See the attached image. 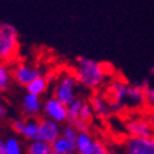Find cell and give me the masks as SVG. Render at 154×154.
Wrapping results in <instances>:
<instances>
[{
  "label": "cell",
  "mask_w": 154,
  "mask_h": 154,
  "mask_svg": "<svg viewBox=\"0 0 154 154\" xmlns=\"http://www.w3.org/2000/svg\"><path fill=\"white\" fill-rule=\"evenodd\" d=\"M42 112L44 118L53 121H56L59 124L67 122V106L60 100H57L55 97H50L43 103Z\"/></svg>",
  "instance_id": "cell-5"
},
{
  "label": "cell",
  "mask_w": 154,
  "mask_h": 154,
  "mask_svg": "<svg viewBox=\"0 0 154 154\" xmlns=\"http://www.w3.org/2000/svg\"><path fill=\"white\" fill-rule=\"evenodd\" d=\"M21 109L27 119H37V116L43 110V102L39 95L26 93L22 98Z\"/></svg>",
  "instance_id": "cell-9"
},
{
  "label": "cell",
  "mask_w": 154,
  "mask_h": 154,
  "mask_svg": "<svg viewBox=\"0 0 154 154\" xmlns=\"http://www.w3.org/2000/svg\"><path fill=\"white\" fill-rule=\"evenodd\" d=\"M69 152H76V143L70 142L63 136L51 143V154H66Z\"/></svg>",
  "instance_id": "cell-14"
},
{
  "label": "cell",
  "mask_w": 154,
  "mask_h": 154,
  "mask_svg": "<svg viewBox=\"0 0 154 154\" xmlns=\"http://www.w3.org/2000/svg\"><path fill=\"white\" fill-rule=\"evenodd\" d=\"M20 50L18 32L16 27L8 22H0V61L14 60Z\"/></svg>",
  "instance_id": "cell-2"
},
{
  "label": "cell",
  "mask_w": 154,
  "mask_h": 154,
  "mask_svg": "<svg viewBox=\"0 0 154 154\" xmlns=\"http://www.w3.org/2000/svg\"><path fill=\"white\" fill-rule=\"evenodd\" d=\"M106 153H108V148L105 147V144L102 143V142L98 141V140H95L93 154H106Z\"/></svg>",
  "instance_id": "cell-24"
},
{
  "label": "cell",
  "mask_w": 154,
  "mask_h": 154,
  "mask_svg": "<svg viewBox=\"0 0 154 154\" xmlns=\"http://www.w3.org/2000/svg\"><path fill=\"white\" fill-rule=\"evenodd\" d=\"M146 119L148 120V122L150 124V126L154 130V110H148L147 115H146Z\"/></svg>",
  "instance_id": "cell-27"
},
{
  "label": "cell",
  "mask_w": 154,
  "mask_h": 154,
  "mask_svg": "<svg viewBox=\"0 0 154 154\" xmlns=\"http://www.w3.org/2000/svg\"><path fill=\"white\" fill-rule=\"evenodd\" d=\"M61 124L53 121L50 119L43 118L39 120V133H38V140L45 141L48 143H53L61 136Z\"/></svg>",
  "instance_id": "cell-7"
},
{
  "label": "cell",
  "mask_w": 154,
  "mask_h": 154,
  "mask_svg": "<svg viewBox=\"0 0 154 154\" xmlns=\"http://www.w3.org/2000/svg\"><path fill=\"white\" fill-rule=\"evenodd\" d=\"M6 115H8V109L4 104V102L0 99V120L2 119H5L6 118Z\"/></svg>",
  "instance_id": "cell-25"
},
{
  "label": "cell",
  "mask_w": 154,
  "mask_h": 154,
  "mask_svg": "<svg viewBox=\"0 0 154 154\" xmlns=\"http://www.w3.org/2000/svg\"><path fill=\"white\" fill-rule=\"evenodd\" d=\"M27 154H51V144L42 140L31 141L27 147Z\"/></svg>",
  "instance_id": "cell-16"
},
{
  "label": "cell",
  "mask_w": 154,
  "mask_h": 154,
  "mask_svg": "<svg viewBox=\"0 0 154 154\" xmlns=\"http://www.w3.org/2000/svg\"><path fill=\"white\" fill-rule=\"evenodd\" d=\"M95 140L91 136L88 131L79 132L76 140V152L77 154H93Z\"/></svg>",
  "instance_id": "cell-12"
},
{
  "label": "cell",
  "mask_w": 154,
  "mask_h": 154,
  "mask_svg": "<svg viewBox=\"0 0 154 154\" xmlns=\"http://www.w3.org/2000/svg\"><path fill=\"white\" fill-rule=\"evenodd\" d=\"M61 136L65 137L66 140H69L70 142L72 143H76V140H77V136H79V131L76 130L75 126L70 125V124H66L65 126H63V130H61Z\"/></svg>",
  "instance_id": "cell-21"
},
{
  "label": "cell",
  "mask_w": 154,
  "mask_h": 154,
  "mask_svg": "<svg viewBox=\"0 0 154 154\" xmlns=\"http://www.w3.org/2000/svg\"><path fill=\"white\" fill-rule=\"evenodd\" d=\"M49 85L50 82L48 81L47 76H39L37 77L35 80H33L31 83H28L26 86V89H27V93H32V94H37V95H43L48 88H49Z\"/></svg>",
  "instance_id": "cell-13"
},
{
  "label": "cell",
  "mask_w": 154,
  "mask_h": 154,
  "mask_svg": "<svg viewBox=\"0 0 154 154\" xmlns=\"http://www.w3.org/2000/svg\"><path fill=\"white\" fill-rule=\"evenodd\" d=\"M149 72H150V75H152V76H154V64L152 65V67H150V71H149Z\"/></svg>",
  "instance_id": "cell-29"
},
{
  "label": "cell",
  "mask_w": 154,
  "mask_h": 154,
  "mask_svg": "<svg viewBox=\"0 0 154 154\" xmlns=\"http://www.w3.org/2000/svg\"><path fill=\"white\" fill-rule=\"evenodd\" d=\"M22 144L17 137H8L5 140V154H22Z\"/></svg>",
  "instance_id": "cell-18"
},
{
  "label": "cell",
  "mask_w": 154,
  "mask_h": 154,
  "mask_svg": "<svg viewBox=\"0 0 154 154\" xmlns=\"http://www.w3.org/2000/svg\"><path fill=\"white\" fill-rule=\"evenodd\" d=\"M146 106L148 110H154V88L149 87L146 91Z\"/></svg>",
  "instance_id": "cell-23"
},
{
  "label": "cell",
  "mask_w": 154,
  "mask_h": 154,
  "mask_svg": "<svg viewBox=\"0 0 154 154\" xmlns=\"http://www.w3.org/2000/svg\"><path fill=\"white\" fill-rule=\"evenodd\" d=\"M93 109L91 106V104L85 100L83 105L81 106V110H80V116H79V120L86 122V124H89L91 120L93 119Z\"/></svg>",
  "instance_id": "cell-20"
},
{
  "label": "cell",
  "mask_w": 154,
  "mask_h": 154,
  "mask_svg": "<svg viewBox=\"0 0 154 154\" xmlns=\"http://www.w3.org/2000/svg\"><path fill=\"white\" fill-rule=\"evenodd\" d=\"M25 124H26V119L23 118H16L12 120L11 122V128L15 133H18L21 134L22 131H23V127H25Z\"/></svg>",
  "instance_id": "cell-22"
},
{
  "label": "cell",
  "mask_w": 154,
  "mask_h": 154,
  "mask_svg": "<svg viewBox=\"0 0 154 154\" xmlns=\"http://www.w3.org/2000/svg\"><path fill=\"white\" fill-rule=\"evenodd\" d=\"M73 73L79 85L89 91H95L100 88L108 76L105 64L86 56H79L76 59Z\"/></svg>",
  "instance_id": "cell-1"
},
{
  "label": "cell",
  "mask_w": 154,
  "mask_h": 154,
  "mask_svg": "<svg viewBox=\"0 0 154 154\" xmlns=\"http://www.w3.org/2000/svg\"><path fill=\"white\" fill-rule=\"evenodd\" d=\"M85 99L82 98H76L69 106H67V124L72 125L76 120H79L80 116V110L83 105Z\"/></svg>",
  "instance_id": "cell-17"
},
{
  "label": "cell",
  "mask_w": 154,
  "mask_h": 154,
  "mask_svg": "<svg viewBox=\"0 0 154 154\" xmlns=\"http://www.w3.org/2000/svg\"><path fill=\"white\" fill-rule=\"evenodd\" d=\"M43 76V71L38 67L31 66L28 64H20L17 65L12 71V79L21 86H27L37 77Z\"/></svg>",
  "instance_id": "cell-8"
},
{
  "label": "cell",
  "mask_w": 154,
  "mask_h": 154,
  "mask_svg": "<svg viewBox=\"0 0 154 154\" xmlns=\"http://www.w3.org/2000/svg\"><path fill=\"white\" fill-rule=\"evenodd\" d=\"M12 79V75L10 72V70L6 67V65L0 61V91H6L10 86Z\"/></svg>",
  "instance_id": "cell-19"
},
{
  "label": "cell",
  "mask_w": 154,
  "mask_h": 154,
  "mask_svg": "<svg viewBox=\"0 0 154 154\" xmlns=\"http://www.w3.org/2000/svg\"><path fill=\"white\" fill-rule=\"evenodd\" d=\"M89 104L93 109V112L97 115V116H99L100 119H106L112 114L110 102L100 94H94Z\"/></svg>",
  "instance_id": "cell-11"
},
{
  "label": "cell",
  "mask_w": 154,
  "mask_h": 154,
  "mask_svg": "<svg viewBox=\"0 0 154 154\" xmlns=\"http://www.w3.org/2000/svg\"><path fill=\"white\" fill-rule=\"evenodd\" d=\"M38 133H39V120L26 119V124L21 136L28 141H34V140H38Z\"/></svg>",
  "instance_id": "cell-15"
},
{
  "label": "cell",
  "mask_w": 154,
  "mask_h": 154,
  "mask_svg": "<svg viewBox=\"0 0 154 154\" xmlns=\"http://www.w3.org/2000/svg\"><path fill=\"white\" fill-rule=\"evenodd\" d=\"M125 128L130 136L153 137L154 130L146 118H131L125 122Z\"/></svg>",
  "instance_id": "cell-6"
},
{
  "label": "cell",
  "mask_w": 154,
  "mask_h": 154,
  "mask_svg": "<svg viewBox=\"0 0 154 154\" xmlns=\"http://www.w3.org/2000/svg\"><path fill=\"white\" fill-rule=\"evenodd\" d=\"M137 85L143 89V91H147L149 87H150V83H149V80L148 79H143L141 81H137Z\"/></svg>",
  "instance_id": "cell-26"
},
{
  "label": "cell",
  "mask_w": 154,
  "mask_h": 154,
  "mask_svg": "<svg viewBox=\"0 0 154 154\" xmlns=\"http://www.w3.org/2000/svg\"><path fill=\"white\" fill-rule=\"evenodd\" d=\"M66 154H77V152H69V153H66Z\"/></svg>",
  "instance_id": "cell-31"
},
{
  "label": "cell",
  "mask_w": 154,
  "mask_h": 154,
  "mask_svg": "<svg viewBox=\"0 0 154 154\" xmlns=\"http://www.w3.org/2000/svg\"><path fill=\"white\" fill-rule=\"evenodd\" d=\"M106 154H116V153L112 152V150H109V149H108V153H106Z\"/></svg>",
  "instance_id": "cell-30"
},
{
  "label": "cell",
  "mask_w": 154,
  "mask_h": 154,
  "mask_svg": "<svg viewBox=\"0 0 154 154\" xmlns=\"http://www.w3.org/2000/svg\"><path fill=\"white\" fill-rule=\"evenodd\" d=\"M0 154H5V141L0 138Z\"/></svg>",
  "instance_id": "cell-28"
},
{
  "label": "cell",
  "mask_w": 154,
  "mask_h": 154,
  "mask_svg": "<svg viewBox=\"0 0 154 154\" xmlns=\"http://www.w3.org/2000/svg\"><path fill=\"white\" fill-rule=\"evenodd\" d=\"M126 106H130L133 109L146 106V91H143L137 85V82L130 83V86H128Z\"/></svg>",
  "instance_id": "cell-10"
},
{
  "label": "cell",
  "mask_w": 154,
  "mask_h": 154,
  "mask_svg": "<svg viewBox=\"0 0 154 154\" xmlns=\"http://www.w3.org/2000/svg\"><path fill=\"white\" fill-rule=\"evenodd\" d=\"M77 87H79V82H77L75 73L65 72L55 82L54 97L69 106L76 98H79L77 97Z\"/></svg>",
  "instance_id": "cell-3"
},
{
  "label": "cell",
  "mask_w": 154,
  "mask_h": 154,
  "mask_svg": "<svg viewBox=\"0 0 154 154\" xmlns=\"http://www.w3.org/2000/svg\"><path fill=\"white\" fill-rule=\"evenodd\" d=\"M124 152L125 154H154V136L126 137L124 141Z\"/></svg>",
  "instance_id": "cell-4"
}]
</instances>
